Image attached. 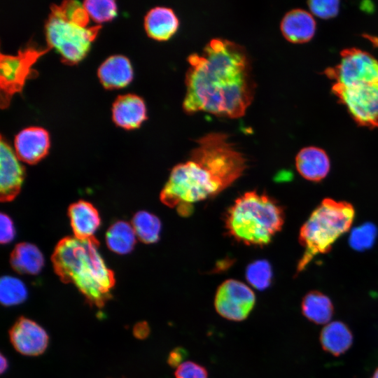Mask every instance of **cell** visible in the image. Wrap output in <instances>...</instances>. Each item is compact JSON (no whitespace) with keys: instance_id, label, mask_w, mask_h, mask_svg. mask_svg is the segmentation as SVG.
I'll list each match as a JSON object with an SVG mask.
<instances>
[{"instance_id":"17","label":"cell","mask_w":378,"mask_h":378,"mask_svg":"<svg viewBox=\"0 0 378 378\" xmlns=\"http://www.w3.org/2000/svg\"><path fill=\"white\" fill-rule=\"evenodd\" d=\"M97 76L104 88L119 89L130 83L133 78V69L127 57L115 55L108 57L101 64Z\"/></svg>"},{"instance_id":"24","label":"cell","mask_w":378,"mask_h":378,"mask_svg":"<svg viewBox=\"0 0 378 378\" xmlns=\"http://www.w3.org/2000/svg\"><path fill=\"white\" fill-rule=\"evenodd\" d=\"M131 224L141 241L153 244L159 240L161 222L155 215L146 211H138L134 215Z\"/></svg>"},{"instance_id":"15","label":"cell","mask_w":378,"mask_h":378,"mask_svg":"<svg viewBox=\"0 0 378 378\" xmlns=\"http://www.w3.org/2000/svg\"><path fill=\"white\" fill-rule=\"evenodd\" d=\"M295 167L304 178L312 182H320L328 174L330 161L324 150L316 146H308L301 149L297 154Z\"/></svg>"},{"instance_id":"1","label":"cell","mask_w":378,"mask_h":378,"mask_svg":"<svg viewBox=\"0 0 378 378\" xmlns=\"http://www.w3.org/2000/svg\"><path fill=\"white\" fill-rule=\"evenodd\" d=\"M188 62L183 102L186 113L204 111L231 118L244 115L253 99L256 85L244 46L213 38L202 54L189 55Z\"/></svg>"},{"instance_id":"10","label":"cell","mask_w":378,"mask_h":378,"mask_svg":"<svg viewBox=\"0 0 378 378\" xmlns=\"http://www.w3.org/2000/svg\"><path fill=\"white\" fill-rule=\"evenodd\" d=\"M255 304L253 291L245 284L236 279H227L218 288L214 298V307L223 318L241 321L248 318Z\"/></svg>"},{"instance_id":"4","label":"cell","mask_w":378,"mask_h":378,"mask_svg":"<svg viewBox=\"0 0 378 378\" xmlns=\"http://www.w3.org/2000/svg\"><path fill=\"white\" fill-rule=\"evenodd\" d=\"M282 206L272 197L248 191L236 199L225 216L228 234L247 245L268 244L284 223Z\"/></svg>"},{"instance_id":"13","label":"cell","mask_w":378,"mask_h":378,"mask_svg":"<svg viewBox=\"0 0 378 378\" xmlns=\"http://www.w3.org/2000/svg\"><path fill=\"white\" fill-rule=\"evenodd\" d=\"M50 146L49 134L41 127H29L15 136V153L18 159L29 164L38 162L48 153Z\"/></svg>"},{"instance_id":"26","label":"cell","mask_w":378,"mask_h":378,"mask_svg":"<svg viewBox=\"0 0 378 378\" xmlns=\"http://www.w3.org/2000/svg\"><path fill=\"white\" fill-rule=\"evenodd\" d=\"M271 265L266 260H258L250 263L246 270L248 284L258 290L269 288L272 281Z\"/></svg>"},{"instance_id":"34","label":"cell","mask_w":378,"mask_h":378,"mask_svg":"<svg viewBox=\"0 0 378 378\" xmlns=\"http://www.w3.org/2000/svg\"><path fill=\"white\" fill-rule=\"evenodd\" d=\"M0 363H1V367H0L1 373L3 374L8 369V362L7 358L5 356H4L2 354H1Z\"/></svg>"},{"instance_id":"27","label":"cell","mask_w":378,"mask_h":378,"mask_svg":"<svg viewBox=\"0 0 378 378\" xmlns=\"http://www.w3.org/2000/svg\"><path fill=\"white\" fill-rule=\"evenodd\" d=\"M83 6L89 17L97 23L111 21L117 15V5L113 0H85Z\"/></svg>"},{"instance_id":"23","label":"cell","mask_w":378,"mask_h":378,"mask_svg":"<svg viewBox=\"0 0 378 378\" xmlns=\"http://www.w3.org/2000/svg\"><path fill=\"white\" fill-rule=\"evenodd\" d=\"M136 235L132 224L119 220L113 223L106 233L108 248L118 254L130 253L136 244Z\"/></svg>"},{"instance_id":"22","label":"cell","mask_w":378,"mask_h":378,"mask_svg":"<svg viewBox=\"0 0 378 378\" xmlns=\"http://www.w3.org/2000/svg\"><path fill=\"white\" fill-rule=\"evenodd\" d=\"M301 308L303 315L316 324H328L334 310L330 299L318 290H312L304 296Z\"/></svg>"},{"instance_id":"33","label":"cell","mask_w":378,"mask_h":378,"mask_svg":"<svg viewBox=\"0 0 378 378\" xmlns=\"http://www.w3.org/2000/svg\"><path fill=\"white\" fill-rule=\"evenodd\" d=\"M150 329L146 321L137 323L133 329V334L135 337L139 340L146 339L150 335Z\"/></svg>"},{"instance_id":"36","label":"cell","mask_w":378,"mask_h":378,"mask_svg":"<svg viewBox=\"0 0 378 378\" xmlns=\"http://www.w3.org/2000/svg\"><path fill=\"white\" fill-rule=\"evenodd\" d=\"M122 378H125V377H122Z\"/></svg>"},{"instance_id":"2","label":"cell","mask_w":378,"mask_h":378,"mask_svg":"<svg viewBox=\"0 0 378 378\" xmlns=\"http://www.w3.org/2000/svg\"><path fill=\"white\" fill-rule=\"evenodd\" d=\"M222 132H211L196 140L189 159L175 165L160 198L182 216L192 204L213 197L238 179L246 168V159Z\"/></svg>"},{"instance_id":"28","label":"cell","mask_w":378,"mask_h":378,"mask_svg":"<svg viewBox=\"0 0 378 378\" xmlns=\"http://www.w3.org/2000/svg\"><path fill=\"white\" fill-rule=\"evenodd\" d=\"M377 228L372 223H365L354 228L349 237L350 246L357 251L371 247L375 241Z\"/></svg>"},{"instance_id":"5","label":"cell","mask_w":378,"mask_h":378,"mask_svg":"<svg viewBox=\"0 0 378 378\" xmlns=\"http://www.w3.org/2000/svg\"><path fill=\"white\" fill-rule=\"evenodd\" d=\"M355 217L352 204L324 199L302 225L299 241L304 248L297 271H303L316 255L330 251L333 244L351 227Z\"/></svg>"},{"instance_id":"11","label":"cell","mask_w":378,"mask_h":378,"mask_svg":"<svg viewBox=\"0 0 378 378\" xmlns=\"http://www.w3.org/2000/svg\"><path fill=\"white\" fill-rule=\"evenodd\" d=\"M10 341L17 351L25 356H38L47 349L49 337L37 323L19 317L9 330Z\"/></svg>"},{"instance_id":"29","label":"cell","mask_w":378,"mask_h":378,"mask_svg":"<svg viewBox=\"0 0 378 378\" xmlns=\"http://www.w3.org/2000/svg\"><path fill=\"white\" fill-rule=\"evenodd\" d=\"M307 4L312 13L322 19L335 17L340 10V1L337 0H312Z\"/></svg>"},{"instance_id":"14","label":"cell","mask_w":378,"mask_h":378,"mask_svg":"<svg viewBox=\"0 0 378 378\" xmlns=\"http://www.w3.org/2000/svg\"><path fill=\"white\" fill-rule=\"evenodd\" d=\"M111 110L114 123L125 130L139 128L147 119L145 102L134 94L118 95L112 104Z\"/></svg>"},{"instance_id":"16","label":"cell","mask_w":378,"mask_h":378,"mask_svg":"<svg viewBox=\"0 0 378 378\" xmlns=\"http://www.w3.org/2000/svg\"><path fill=\"white\" fill-rule=\"evenodd\" d=\"M280 27L286 40L294 43H302L308 42L314 36L316 21L307 10L295 8L285 14Z\"/></svg>"},{"instance_id":"32","label":"cell","mask_w":378,"mask_h":378,"mask_svg":"<svg viewBox=\"0 0 378 378\" xmlns=\"http://www.w3.org/2000/svg\"><path fill=\"white\" fill-rule=\"evenodd\" d=\"M188 356V351L182 346L173 349L167 357V363L172 368H178Z\"/></svg>"},{"instance_id":"9","label":"cell","mask_w":378,"mask_h":378,"mask_svg":"<svg viewBox=\"0 0 378 378\" xmlns=\"http://www.w3.org/2000/svg\"><path fill=\"white\" fill-rule=\"evenodd\" d=\"M331 91L358 125L378 128V83L351 87L334 83Z\"/></svg>"},{"instance_id":"3","label":"cell","mask_w":378,"mask_h":378,"mask_svg":"<svg viewBox=\"0 0 378 378\" xmlns=\"http://www.w3.org/2000/svg\"><path fill=\"white\" fill-rule=\"evenodd\" d=\"M99 246L94 237H66L57 244L51 260L62 282L73 284L90 305L102 307L111 298L115 279L101 255Z\"/></svg>"},{"instance_id":"7","label":"cell","mask_w":378,"mask_h":378,"mask_svg":"<svg viewBox=\"0 0 378 378\" xmlns=\"http://www.w3.org/2000/svg\"><path fill=\"white\" fill-rule=\"evenodd\" d=\"M50 48L34 44L20 49L15 55H0V106L7 108L13 96L20 92L26 80L34 73L31 69L37 60Z\"/></svg>"},{"instance_id":"30","label":"cell","mask_w":378,"mask_h":378,"mask_svg":"<svg viewBox=\"0 0 378 378\" xmlns=\"http://www.w3.org/2000/svg\"><path fill=\"white\" fill-rule=\"evenodd\" d=\"M175 378H209L207 370L193 361H186L180 365L174 372Z\"/></svg>"},{"instance_id":"12","label":"cell","mask_w":378,"mask_h":378,"mask_svg":"<svg viewBox=\"0 0 378 378\" xmlns=\"http://www.w3.org/2000/svg\"><path fill=\"white\" fill-rule=\"evenodd\" d=\"M15 150L3 136L0 143V200L12 201L20 192L25 170Z\"/></svg>"},{"instance_id":"18","label":"cell","mask_w":378,"mask_h":378,"mask_svg":"<svg viewBox=\"0 0 378 378\" xmlns=\"http://www.w3.org/2000/svg\"><path fill=\"white\" fill-rule=\"evenodd\" d=\"M68 216L74 237L79 239L93 237L101 223L97 209L85 200L72 203L69 206Z\"/></svg>"},{"instance_id":"19","label":"cell","mask_w":378,"mask_h":378,"mask_svg":"<svg viewBox=\"0 0 378 378\" xmlns=\"http://www.w3.org/2000/svg\"><path fill=\"white\" fill-rule=\"evenodd\" d=\"M179 20L174 11L166 6L150 9L144 18V28L148 36L157 41H166L177 31Z\"/></svg>"},{"instance_id":"20","label":"cell","mask_w":378,"mask_h":378,"mask_svg":"<svg viewBox=\"0 0 378 378\" xmlns=\"http://www.w3.org/2000/svg\"><path fill=\"white\" fill-rule=\"evenodd\" d=\"M10 263L18 273L35 275L44 265V258L34 244L22 242L17 244L10 253Z\"/></svg>"},{"instance_id":"21","label":"cell","mask_w":378,"mask_h":378,"mask_svg":"<svg viewBox=\"0 0 378 378\" xmlns=\"http://www.w3.org/2000/svg\"><path fill=\"white\" fill-rule=\"evenodd\" d=\"M320 342L323 349L334 355L345 353L353 343V335L343 322L337 321L328 323L321 330Z\"/></svg>"},{"instance_id":"8","label":"cell","mask_w":378,"mask_h":378,"mask_svg":"<svg viewBox=\"0 0 378 378\" xmlns=\"http://www.w3.org/2000/svg\"><path fill=\"white\" fill-rule=\"evenodd\" d=\"M324 74L345 87L378 83V59L359 48H346L340 52V63L327 68Z\"/></svg>"},{"instance_id":"31","label":"cell","mask_w":378,"mask_h":378,"mask_svg":"<svg viewBox=\"0 0 378 378\" xmlns=\"http://www.w3.org/2000/svg\"><path fill=\"white\" fill-rule=\"evenodd\" d=\"M15 228L11 218L6 214L1 213L0 215V241L1 244H8L15 237Z\"/></svg>"},{"instance_id":"25","label":"cell","mask_w":378,"mask_h":378,"mask_svg":"<svg viewBox=\"0 0 378 378\" xmlns=\"http://www.w3.org/2000/svg\"><path fill=\"white\" fill-rule=\"evenodd\" d=\"M28 292L24 284L18 278L4 276L0 280V300L6 307L24 302Z\"/></svg>"},{"instance_id":"6","label":"cell","mask_w":378,"mask_h":378,"mask_svg":"<svg viewBox=\"0 0 378 378\" xmlns=\"http://www.w3.org/2000/svg\"><path fill=\"white\" fill-rule=\"evenodd\" d=\"M45 23L48 47L55 49L66 64H75L88 55L102 27H84L68 18L59 5H52Z\"/></svg>"},{"instance_id":"35","label":"cell","mask_w":378,"mask_h":378,"mask_svg":"<svg viewBox=\"0 0 378 378\" xmlns=\"http://www.w3.org/2000/svg\"><path fill=\"white\" fill-rule=\"evenodd\" d=\"M372 378H378V368L375 370Z\"/></svg>"}]
</instances>
